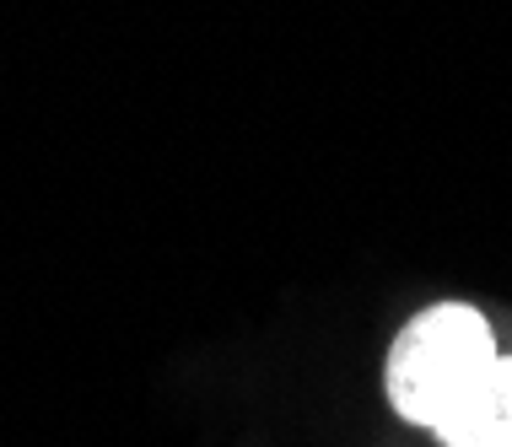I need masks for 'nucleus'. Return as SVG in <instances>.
<instances>
[{"label":"nucleus","mask_w":512,"mask_h":447,"mask_svg":"<svg viewBox=\"0 0 512 447\" xmlns=\"http://www.w3.org/2000/svg\"><path fill=\"white\" fill-rule=\"evenodd\" d=\"M432 431L442 447H512V356H496Z\"/></svg>","instance_id":"obj_2"},{"label":"nucleus","mask_w":512,"mask_h":447,"mask_svg":"<svg viewBox=\"0 0 512 447\" xmlns=\"http://www.w3.org/2000/svg\"><path fill=\"white\" fill-rule=\"evenodd\" d=\"M496 361V340L486 313L469 302H437L415 313L383 361V394L410 426L432 431L459 404L475 377Z\"/></svg>","instance_id":"obj_1"}]
</instances>
